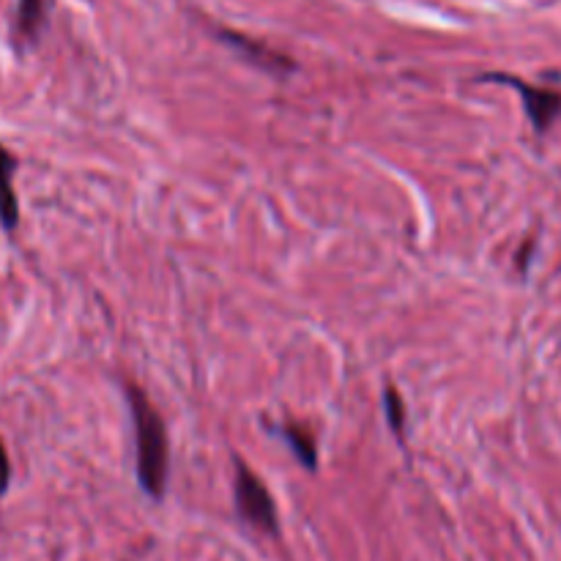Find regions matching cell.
Here are the masks:
<instances>
[{
	"instance_id": "cell-1",
	"label": "cell",
	"mask_w": 561,
	"mask_h": 561,
	"mask_svg": "<svg viewBox=\"0 0 561 561\" xmlns=\"http://www.w3.org/2000/svg\"><path fill=\"white\" fill-rule=\"evenodd\" d=\"M126 398H129L131 420H135L137 480L148 496L164 499L170 477V444L164 422L142 389L129 387Z\"/></svg>"
},
{
	"instance_id": "cell-2",
	"label": "cell",
	"mask_w": 561,
	"mask_h": 561,
	"mask_svg": "<svg viewBox=\"0 0 561 561\" xmlns=\"http://www.w3.org/2000/svg\"><path fill=\"white\" fill-rule=\"evenodd\" d=\"M236 466V507H239V515L255 529L266 531V535H279V515L277 507H274L272 493L266 491V485L261 482V477L252 474L239 458L233 460Z\"/></svg>"
},
{
	"instance_id": "cell-3",
	"label": "cell",
	"mask_w": 561,
	"mask_h": 561,
	"mask_svg": "<svg viewBox=\"0 0 561 561\" xmlns=\"http://www.w3.org/2000/svg\"><path fill=\"white\" fill-rule=\"evenodd\" d=\"M491 80L510 82V85L518 88V93H520V96H524V102H526V113H529L531 124H535L540 131H546L548 126H551V121L559 115V110H561V96H559V93L542 91V88H531V85H526V82L513 80V77L493 75Z\"/></svg>"
},
{
	"instance_id": "cell-4",
	"label": "cell",
	"mask_w": 561,
	"mask_h": 561,
	"mask_svg": "<svg viewBox=\"0 0 561 561\" xmlns=\"http://www.w3.org/2000/svg\"><path fill=\"white\" fill-rule=\"evenodd\" d=\"M11 179H14V157L0 146V225L5 230H14L20 222V206H16Z\"/></svg>"
},
{
	"instance_id": "cell-5",
	"label": "cell",
	"mask_w": 561,
	"mask_h": 561,
	"mask_svg": "<svg viewBox=\"0 0 561 561\" xmlns=\"http://www.w3.org/2000/svg\"><path fill=\"white\" fill-rule=\"evenodd\" d=\"M225 42H228L233 49H239L241 55H247L252 64L261 66V69H266V71H274V75H283V71L294 69V66H290V60H285L283 55L272 53V49L261 47V44H255V42H247L244 36H233V33H225Z\"/></svg>"
},
{
	"instance_id": "cell-6",
	"label": "cell",
	"mask_w": 561,
	"mask_h": 561,
	"mask_svg": "<svg viewBox=\"0 0 561 561\" xmlns=\"http://www.w3.org/2000/svg\"><path fill=\"white\" fill-rule=\"evenodd\" d=\"M279 436L285 438V444H288L290 449H294L296 460H299L301 466H307L310 471L318 469V449H316V442H312L310 436H307L301 427L296 425H279L277 427Z\"/></svg>"
},
{
	"instance_id": "cell-7",
	"label": "cell",
	"mask_w": 561,
	"mask_h": 561,
	"mask_svg": "<svg viewBox=\"0 0 561 561\" xmlns=\"http://www.w3.org/2000/svg\"><path fill=\"white\" fill-rule=\"evenodd\" d=\"M383 409H387V422H389V427L394 431V436H403V431H405V405H403V400H400L398 389H394V387L383 389Z\"/></svg>"
},
{
	"instance_id": "cell-8",
	"label": "cell",
	"mask_w": 561,
	"mask_h": 561,
	"mask_svg": "<svg viewBox=\"0 0 561 561\" xmlns=\"http://www.w3.org/2000/svg\"><path fill=\"white\" fill-rule=\"evenodd\" d=\"M44 20V0H22L20 3V31L25 36H36Z\"/></svg>"
},
{
	"instance_id": "cell-9",
	"label": "cell",
	"mask_w": 561,
	"mask_h": 561,
	"mask_svg": "<svg viewBox=\"0 0 561 561\" xmlns=\"http://www.w3.org/2000/svg\"><path fill=\"white\" fill-rule=\"evenodd\" d=\"M9 477H11V466H9V458H5L3 444H0V493L9 488Z\"/></svg>"
}]
</instances>
